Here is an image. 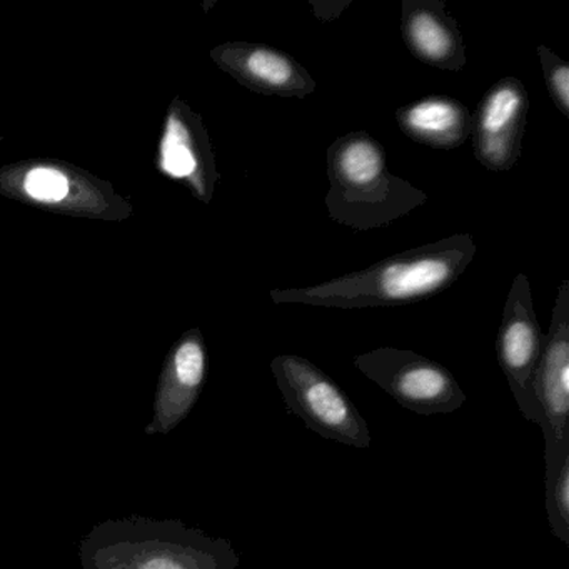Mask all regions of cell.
<instances>
[{"instance_id": "14", "label": "cell", "mask_w": 569, "mask_h": 569, "mask_svg": "<svg viewBox=\"0 0 569 569\" xmlns=\"http://www.w3.org/2000/svg\"><path fill=\"white\" fill-rule=\"evenodd\" d=\"M546 511L552 535L569 546V456L545 475Z\"/></svg>"}, {"instance_id": "1", "label": "cell", "mask_w": 569, "mask_h": 569, "mask_svg": "<svg viewBox=\"0 0 569 569\" xmlns=\"http://www.w3.org/2000/svg\"><path fill=\"white\" fill-rule=\"evenodd\" d=\"M476 256L471 234H456L382 259L361 271L306 288L272 289L278 305L362 309L411 305L451 288Z\"/></svg>"}, {"instance_id": "8", "label": "cell", "mask_w": 569, "mask_h": 569, "mask_svg": "<svg viewBox=\"0 0 569 569\" xmlns=\"http://www.w3.org/2000/svg\"><path fill=\"white\" fill-rule=\"evenodd\" d=\"M529 96L519 79L502 78L489 88L472 116V148L488 171L508 172L521 158Z\"/></svg>"}, {"instance_id": "6", "label": "cell", "mask_w": 569, "mask_h": 569, "mask_svg": "<svg viewBox=\"0 0 569 569\" xmlns=\"http://www.w3.org/2000/svg\"><path fill=\"white\" fill-rule=\"evenodd\" d=\"M535 395L541 411L546 472L569 456V281L559 284L551 325L542 342L535 375ZM545 472V475H546Z\"/></svg>"}, {"instance_id": "16", "label": "cell", "mask_w": 569, "mask_h": 569, "mask_svg": "<svg viewBox=\"0 0 569 569\" xmlns=\"http://www.w3.org/2000/svg\"><path fill=\"white\" fill-rule=\"evenodd\" d=\"M26 191L39 201H61L68 196L69 182L61 172L34 169L26 179Z\"/></svg>"}, {"instance_id": "7", "label": "cell", "mask_w": 569, "mask_h": 569, "mask_svg": "<svg viewBox=\"0 0 569 569\" xmlns=\"http://www.w3.org/2000/svg\"><path fill=\"white\" fill-rule=\"evenodd\" d=\"M542 336L532 305L528 276L519 272L509 289L496 338V355L512 396L528 421L541 425L535 395V375L542 355Z\"/></svg>"}, {"instance_id": "10", "label": "cell", "mask_w": 569, "mask_h": 569, "mask_svg": "<svg viewBox=\"0 0 569 569\" xmlns=\"http://www.w3.org/2000/svg\"><path fill=\"white\" fill-rule=\"evenodd\" d=\"M401 34L422 64L459 72L468 62L458 22L442 0H402Z\"/></svg>"}, {"instance_id": "17", "label": "cell", "mask_w": 569, "mask_h": 569, "mask_svg": "<svg viewBox=\"0 0 569 569\" xmlns=\"http://www.w3.org/2000/svg\"><path fill=\"white\" fill-rule=\"evenodd\" d=\"M352 0H309L316 18L321 22H332L341 18L342 12L351 6Z\"/></svg>"}, {"instance_id": "15", "label": "cell", "mask_w": 569, "mask_h": 569, "mask_svg": "<svg viewBox=\"0 0 569 569\" xmlns=\"http://www.w3.org/2000/svg\"><path fill=\"white\" fill-rule=\"evenodd\" d=\"M538 56L541 59L542 74H545L549 96L558 111L569 119V64L546 46H539Z\"/></svg>"}, {"instance_id": "12", "label": "cell", "mask_w": 569, "mask_h": 569, "mask_svg": "<svg viewBox=\"0 0 569 569\" xmlns=\"http://www.w3.org/2000/svg\"><path fill=\"white\" fill-rule=\"evenodd\" d=\"M399 129L418 144L431 149L459 148L471 136L472 114L458 99L429 96L396 112Z\"/></svg>"}, {"instance_id": "5", "label": "cell", "mask_w": 569, "mask_h": 569, "mask_svg": "<svg viewBox=\"0 0 569 569\" xmlns=\"http://www.w3.org/2000/svg\"><path fill=\"white\" fill-rule=\"evenodd\" d=\"M355 366L418 415H448L466 402L465 391L449 369L408 349L378 348L356 356Z\"/></svg>"}, {"instance_id": "13", "label": "cell", "mask_w": 569, "mask_h": 569, "mask_svg": "<svg viewBox=\"0 0 569 569\" xmlns=\"http://www.w3.org/2000/svg\"><path fill=\"white\" fill-rule=\"evenodd\" d=\"M194 136L178 119L169 122L164 141V169L176 178H191L199 186V194L211 198V186L218 176L212 168L209 151H198Z\"/></svg>"}, {"instance_id": "9", "label": "cell", "mask_w": 569, "mask_h": 569, "mask_svg": "<svg viewBox=\"0 0 569 569\" xmlns=\"http://www.w3.org/2000/svg\"><path fill=\"white\" fill-rule=\"evenodd\" d=\"M214 61L239 84L258 94L305 99L316 81L288 52L254 42H229L212 51Z\"/></svg>"}, {"instance_id": "4", "label": "cell", "mask_w": 569, "mask_h": 569, "mask_svg": "<svg viewBox=\"0 0 569 569\" xmlns=\"http://www.w3.org/2000/svg\"><path fill=\"white\" fill-rule=\"evenodd\" d=\"M276 385L289 411L322 438L351 448H369L371 432L345 389L321 368L296 355L276 356L271 362Z\"/></svg>"}, {"instance_id": "3", "label": "cell", "mask_w": 569, "mask_h": 569, "mask_svg": "<svg viewBox=\"0 0 569 569\" xmlns=\"http://www.w3.org/2000/svg\"><path fill=\"white\" fill-rule=\"evenodd\" d=\"M329 218L355 231L385 228L428 201V194L392 174L385 148L365 131L328 148Z\"/></svg>"}, {"instance_id": "2", "label": "cell", "mask_w": 569, "mask_h": 569, "mask_svg": "<svg viewBox=\"0 0 569 569\" xmlns=\"http://www.w3.org/2000/svg\"><path fill=\"white\" fill-rule=\"evenodd\" d=\"M84 569H236L231 541L176 519L131 518L94 526L79 545Z\"/></svg>"}, {"instance_id": "11", "label": "cell", "mask_w": 569, "mask_h": 569, "mask_svg": "<svg viewBox=\"0 0 569 569\" xmlns=\"http://www.w3.org/2000/svg\"><path fill=\"white\" fill-rule=\"evenodd\" d=\"M206 379V348L198 331L189 332L172 351L159 382L148 435H168L194 408Z\"/></svg>"}]
</instances>
